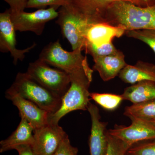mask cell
Here are the masks:
<instances>
[{
  "mask_svg": "<svg viewBox=\"0 0 155 155\" xmlns=\"http://www.w3.org/2000/svg\"><path fill=\"white\" fill-rule=\"evenodd\" d=\"M100 21L119 26L126 31L155 29V6L141 7L128 2L117 1L104 10Z\"/></svg>",
  "mask_w": 155,
  "mask_h": 155,
  "instance_id": "obj_1",
  "label": "cell"
},
{
  "mask_svg": "<svg viewBox=\"0 0 155 155\" xmlns=\"http://www.w3.org/2000/svg\"><path fill=\"white\" fill-rule=\"evenodd\" d=\"M93 71L87 64L69 74L70 86L62 97L59 110L49 114L48 124L58 125L63 117L72 111L87 110L91 100L89 88L92 81Z\"/></svg>",
  "mask_w": 155,
  "mask_h": 155,
  "instance_id": "obj_2",
  "label": "cell"
},
{
  "mask_svg": "<svg viewBox=\"0 0 155 155\" xmlns=\"http://www.w3.org/2000/svg\"><path fill=\"white\" fill-rule=\"evenodd\" d=\"M8 91L32 102L50 114L55 113L62 98L41 85L26 72H19Z\"/></svg>",
  "mask_w": 155,
  "mask_h": 155,
  "instance_id": "obj_3",
  "label": "cell"
},
{
  "mask_svg": "<svg viewBox=\"0 0 155 155\" xmlns=\"http://www.w3.org/2000/svg\"><path fill=\"white\" fill-rule=\"evenodd\" d=\"M56 22L60 26L61 33L74 50L84 51V35L91 21L75 10L70 4L62 6Z\"/></svg>",
  "mask_w": 155,
  "mask_h": 155,
  "instance_id": "obj_4",
  "label": "cell"
},
{
  "mask_svg": "<svg viewBox=\"0 0 155 155\" xmlns=\"http://www.w3.org/2000/svg\"><path fill=\"white\" fill-rule=\"evenodd\" d=\"M46 88L62 98L70 85V75L59 69H54L39 59L29 64L26 72Z\"/></svg>",
  "mask_w": 155,
  "mask_h": 155,
  "instance_id": "obj_5",
  "label": "cell"
},
{
  "mask_svg": "<svg viewBox=\"0 0 155 155\" xmlns=\"http://www.w3.org/2000/svg\"><path fill=\"white\" fill-rule=\"evenodd\" d=\"M81 49L68 51L63 49L59 40L50 43L43 48L39 59L49 65L70 74L88 64Z\"/></svg>",
  "mask_w": 155,
  "mask_h": 155,
  "instance_id": "obj_6",
  "label": "cell"
},
{
  "mask_svg": "<svg viewBox=\"0 0 155 155\" xmlns=\"http://www.w3.org/2000/svg\"><path fill=\"white\" fill-rule=\"evenodd\" d=\"M59 8L58 6H52L33 12L23 11L11 13V21L16 31H31L37 35H41L45 24L58 18L59 12L57 10Z\"/></svg>",
  "mask_w": 155,
  "mask_h": 155,
  "instance_id": "obj_7",
  "label": "cell"
},
{
  "mask_svg": "<svg viewBox=\"0 0 155 155\" xmlns=\"http://www.w3.org/2000/svg\"><path fill=\"white\" fill-rule=\"evenodd\" d=\"M68 136L59 125L48 124L34 130V141L31 146L35 155H53L61 142Z\"/></svg>",
  "mask_w": 155,
  "mask_h": 155,
  "instance_id": "obj_8",
  "label": "cell"
},
{
  "mask_svg": "<svg viewBox=\"0 0 155 155\" xmlns=\"http://www.w3.org/2000/svg\"><path fill=\"white\" fill-rule=\"evenodd\" d=\"M107 131L129 147L137 143L155 138V126L149 122L137 119L131 120L129 126L116 125Z\"/></svg>",
  "mask_w": 155,
  "mask_h": 155,
  "instance_id": "obj_9",
  "label": "cell"
},
{
  "mask_svg": "<svg viewBox=\"0 0 155 155\" xmlns=\"http://www.w3.org/2000/svg\"><path fill=\"white\" fill-rule=\"evenodd\" d=\"M16 31L11 21V11L7 9L0 14V50L2 52L11 53L15 65L18 61H23L25 54L36 46V44L34 43L24 49H17Z\"/></svg>",
  "mask_w": 155,
  "mask_h": 155,
  "instance_id": "obj_10",
  "label": "cell"
},
{
  "mask_svg": "<svg viewBox=\"0 0 155 155\" xmlns=\"http://www.w3.org/2000/svg\"><path fill=\"white\" fill-rule=\"evenodd\" d=\"M87 110L91 119V134L88 140L90 155H106L108 147L107 123L101 121L97 106L90 102Z\"/></svg>",
  "mask_w": 155,
  "mask_h": 155,
  "instance_id": "obj_11",
  "label": "cell"
},
{
  "mask_svg": "<svg viewBox=\"0 0 155 155\" xmlns=\"http://www.w3.org/2000/svg\"><path fill=\"white\" fill-rule=\"evenodd\" d=\"M5 97L17 107L20 117L26 119L34 130L48 124L49 113L34 103L8 90L5 92Z\"/></svg>",
  "mask_w": 155,
  "mask_h": 155,
  "instance_id": "obj_12",
  "label": "cell"
},
{
  "mask_svg": "<svg viewBox=\"0 0 155 155\" xmlns=\"http://www.w3.org/2000/svg\"><path fill=\"white\" fill-rule=\"evenodd\" d=\"M117 1H125L141 7L155 6V0H71L70 5L87 19L100 22V17L104 10Z\"/></svg>",
  "mask_w": 155,
  "mask_h": 155,
  "instance_id": "obj_13",
  "label": "cell"
},
{
  "mask_svg": "<svg viewBox=\"0 0 155 155\" xmlns=\"http://www.w3.org/2000/svg\"><path fill=\"white\" fill-rule=\"evenodd\" d=\"M125 32L126 31L124 28L107 22H91L84 35V47L87 45L98 46L113 42L114 38L121 37Z\"/></svg>",
  "mask_w": 155,
  "mask_h": 155,
  "instance_id": "obj_14",
  "label": "cell"
},
{
  "mask_svg": "<svg viewBox=\"0 0 155 155\" xmlns=\"http://www.w3.org/2000/svg\"><path fill=\"white\" fill-rule=\"evenodd\" d=\"M94 64L93 69L98 72L104 81L114 79L127 65L125 56L121 51L109 55L99 57L93 59Z\"/></svg>",
  "mask_w": 155,
  "mask_h": 155,
  "instance_id": "obj_15",
  "label": "cell"
},
{
  "mask_svg": "<svg viewBox=\"0 0 155 155\" xmlns=\"http://www.w3.org/2000/svg\"><path fill=\"white\" fill-rule=\"evenodd\" d=\"M34 129L28 121L21 118V121L16 130L9 137L0 142V153L14 150L22 145L32 146L34 141Z\"/></svg>",
  "mask_w": 155,
  "mask_h": 155,
  "instance_id": "obj_16",
  "label": "cell"
},
{
  "mask_svg": "<svg viewBox=\"0 0 155 155\" xmlns=\"http://www.w3.org/2000/svg\"><path fill=\"white\" fill-rule=\"evenodd\" d=\"M123 82L130 84L143 81L155 82V64L138 61L134 65L127 64L119 75Z\"/></svg>",
  "mask_w": 155,
  "mask_h": 155,
  "instance_id": "obj_17",
  "label": "cell"
},
{
  "mask_svg": "<svg viewBox=\"0 0 155 155\" xmlns=\"http://www.w3.org/2000/svg\"><path fill=\"white\" fill-rule=\"evenodd\" d=\"M122 95L123 100L133 104L155 99V82L143 81L126 87Z\"/></svg>",
  "mask_w": 155,
  "mask_h": 155,
  "instance_id": "obj_18",
  "label": "cell"
},
{
  "mask_svg": "<svg viewBox=\"0 0 155 155\" xmlns=\"http://www.w3.org/2000/svg\"><path fill=\"white\" fill-rule=\"evenodd\" d=\"M123 114L131 120L137 119L147 122L154 121L155 99L127 106Z\"/></svg>",
  "mask_w": 155,
  "mask_h": 155,
  "instance_id": "obj_19",
  "label": "cell"
},
{
  "mask_svg": "<svg viewBox=\"0 0 155 155\" xmlns=\"http://www.w3.org/2000/svg\"><path fill=\"white\" fill-rule=\"evenodd\" d=\"M90 97L99 105L109 111L116 110L124 100L122 95L110 93H90Z\"/></svg>",
  "mask_w": 155,
  "mask_h": 155,
  "instance_id": "obj_20",
  "label": "cell"
},
{
  "mask_svg": "<svg viewBox=\"0 0 155 155\" xmlns=\"http://www.w3.org/2000/svg\"><path fill=\"white\" fill-rule=\"evenodd\" d=\"M128 37L139 40L150 47L155 54V29H140L125 32Z\"/></svg>",
  "mask_w": 155,
  "mask_h": 155,
  "instance_id": "obj_21",
  "label": "cell"
},
{
  "mask_svg": "<svg viewBox=\"0 0 155 155\" xmlns=\"http://www.w3.org/2000/svg\"><path fill=\"white\" fill-rule=\"evenodd\" d=\"M127 155H155V138L133 144L127 150Z\"/></svg>",
  "mask_w": 155,
  "mask_h": 155,
  "instance_id": "obj_22",
  "label": "cell"
},
{
  "mask_svg": "<svg viewBox=\"0 0 155 155\" xmlns=\"http://www.w3.org/2000/svg\"><path fill=\"white\" fill-rule=\"evenodd\" d=\"M84 50L87 54L91 55L93 59L99 57H104L117 52L118 50L115 48L113 42L98 46L87 45L84 46Z\"/></svg>",
  "mask_w": 155,
  "mask_h": 155,
  "instance_id": "obj_23",
  "label": "cell"
},
{
  "mask_svg": "<svg viewBox=\"0 0 155 155\" xmlns=\"http://www.w3.org/2000/svg\"><path fill=\"white\" fill-rule=\"evenodd\" d=\"M108 147L106 155H127L129 147L120 140L108 133Z\"/></svg>",
  "mask_w": 155,
  "mask_h": 155,
  "instance_id": "obj_24",
  "label": "cell"
},
{
  "mask_svg": "<svg viewBox=\"0 0 155 155\" xmlns=\"http://www.w3.org/2000/svg\"><path fill=\"white\" fill-rule=\"evenodd\" d=\"M71 0H28L26 8H41L46 6H62L68 5Z\"/></svg>",
  "mask_w": 155,
  "mask_h": 155,
  "instance_id": "obj_25",
  "label": "cell"
},
{
  "mask_svg": "<svg viewBox=\"0 0 155 155\" xmlns=\"http://www.w3.org/2000/svg\"><path fill=\"white\" fill-rule=\"evenodd\" d=\"M78 149L72 146L68 136L62 140L53 155H78Z\"/></svg>",
  "mask_w": 155,
  "mask_h": 155,
  "instance_id": "obj_26",
  "label": "cell"
},
{
  "mask_svg": "<svg viewBox=\"0 0 155 155\" xmlns=\"http://www.w3.org/2000/svg\"><path fill=\"white\" fill-rule=\"evenodd\" d=\"M10 6L11 13H16L24 11L28 0H4Z\"/></svg>",
  "mask_w": 155,
  "mask_h": 155,
  "instance_id": "obj_27",
  "label": "cell"
},
{
  "mask_svg": "<svg viewBox=\"0 0 155 155\" xmlns=\"http://www.w3.org/2000/svg\"><path fill=\"white\" fill-rule=\"evenodd\" d=\"M14 150L18 152V155H35L32 147L29 145H22L15 148Z\"/></svg>",
  "mask_w": 155,
  "mask_h": 155,
  "instance_id": "obj_28",
  "label": "cell"
},
{
  "mask_svg": "<svg viewBox=\"0 0 155 155\" xmlns=\"http://www.w3.org/2000/svg\"><path fill=\"white\" fill-rule=\"evenodd\" d=\"M149 123H150V124H152L154 126H155V120L154 121H151V122H148Z\"/></svg>",
  "mask_w": 155,
  "mask_h": 155,
  "instance_id": "obj_29",
  "label": "cell"
}]
</instances>
